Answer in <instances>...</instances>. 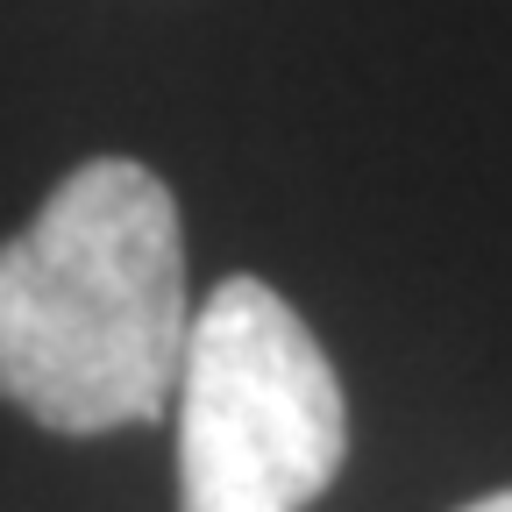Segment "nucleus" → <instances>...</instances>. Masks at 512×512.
Segmentation results:
<instances>
[{"instance_id":"3","label":"nucleus","mask_w":512,"mask_h":512,"mask_svg":"<svg viewBox=\"0 0 512 512\" xmlns=\"http://www.w3.org/2000/svg\"><path fill=\"white\" fill-rule=\"evenodd\" d=\"M463 512H512V491H491V498H470Z\"/></svg>"},{"instance_id":"1","label":"nucleus","mask_w":512,"mask_h":512,"mask_svg":"<svg viewBox=\"0 0 512 512\" xmlns=\"http://www.w3.org/2000/svg\"><path fill=\"white\" fill-rule=\"evenodd\" d=\"M185 335V235L157 171L93 157L0 242V399L50 434L157 420Z\"/></svg>"},{"instance_id":"2","label":"nucleus","mask_w":512,"mask_h":512,"mask_svg":"<svg viewBox=\"0 0 512 512\" xmlns=\"http://www.w3.org/2000/svg\"><path fill=\"white\" fill-rule=\"evenodd\" d=\"M178 512H306L342 477L349 406L313 328L264 278H221L178 363Z\"/></svg>"}]
</instances>
